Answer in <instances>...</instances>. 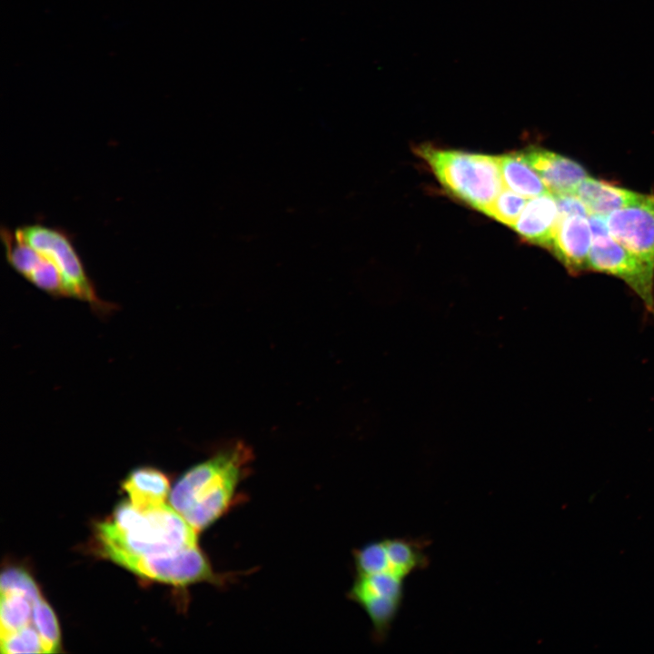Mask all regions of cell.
<instances>
[{
    "label": "cell",
    "mask_w": 654,
    "mask_h": 654,
    "mask_svg": "<svg viewBox=\"0 0 654 654\" xmlns=\"http://www.w3.org/2000/svg\"><path fill=\"white\" fill-rule=\"evenodd\" d=\"M253 460L237 442L189 469L170 492V505L197 531L209 527L232 506L236 489Z\"/></svg>",
    "instance_id": "1"
},
{
    "label": "cell",
    "mask_w": 654,
    "mask_h": 654,
    "mask_svg": "<svg viewBox=\"0 0 654 654\" xmlns=\"http://www.w3.org/2000/svg\"><path fill=\"white\" fill-rule=\"evenodd\" d=\"M96 532L104 556L169 553L198 545V532L167 504L141 511L131 502H121L111 520L97 525Z\"/></svg>",
    "instance_id": "2"
},
{
    "label": "cell",
    "mask_w": 654,
    "mask_h": 654,
    "mask_svg": "<svg viewBox=\"0 0 654 654\" xmlns=\"http://www.w3.org/2000/svg\"><path fill=\"white\" fill-rule=\"evenodd\" d=\"M415 152L450 194L488 214L504 187L500 156L431 145L418 146Z\"/></svg>",
    "instance_id": "3"
},
{
    "label": "cell",
    "mask_w": 654,
    "mask_h": 654,
    "mask_svg": "<svg viewBox=\"0 0 654 654\" xmlns=\"http://www.w3.org/2000/svg\"><path fill=\"white\" fill-rule=\"evenodd\" d=\"M15 234L49 259L59 270L67 297L86 302L101 315L108 314L115 305L101 300L85 272L83 263L65 231L39 223L16 228Z\"/></svg>",
    "instance_id": "4"
},
{
    "label": "cell",
    "mask_w": 654,
    "mask_h": 654,
    "mask_svg": "<svg viewBox=\"0 0 654 654\" xmlns=\"http://www.w3.org/2000/svg\"><path fill=\"white\" fill-rule=\"evenodd\" d=\"M130 571L151 580L185 586L200 581L220 584L222 576L213 572L198 545L161 554L111 553L105 556Z\"/></svg>",
    "instance_id": "5"
},
{
    "label": "cell",
    "mask_w": 654,
    "mask_h": 654,
    "mask_svg": "<svg viewBox=\"0 0 654 654\" xmlns=\"http://www.w3.org/2000/svg\"><path fill=\"white\" fill-rule=\"evenodd\" d=\"M589 271L622 280L654 317V266L625 248L610 233L592 237Z\"/></svg>",
    "instance_id": "6"
},
{
    "label": "cell",
    "mask_w": 654,
    "mask_h": 654,
    "mask_svg": "<svg viewBox=\"0 0 654 654\" xmlns=\"http://www.w3.org/2000/svg\"><path fill=\"white\" fill-rule=\"evenodd\" d=\"M404 579L390 573L357 574L349 599L359 604L369 617L374 639L383 641L401 608Z\"/></svg>",
    "instance_id": "7"
},
{
    "label": "cell",
    "mask_w": 654,
    "mask_h": 654,
    "mask_svg": "<svg viewBox=\"0 0 654 654\" xmlns=\"http://www.w3.org/2000/svg\"><path fill=\"white\" fill-rule=\"evenodd\" d=\"M606 221L618 243L654 266V195L609 213Z\"/></svg>",
    "instance_id": "8"
},
{
    "label": "cell",
    "mask_w": 654,
    "mask_h": 654,
    "mask_svg": "<svg viewBox=\"0 0 654 654\" xmlns=\"http://www.w3.org/2000/svg\"><path fill=\"white\" fill-rule=\"evenodd\" d=\"M592 233L588 216L570 215L560 220L550 251L571 275L589 271Z\"/></svg>",
    "instance_id": "9"
},
{
    "label": "cell",
    "mask_w": 654,
    "mask_h": 654,
    "mask_svg": "<svg viewBox=\"0 0 654 654\" xmlns=\"http://www.w3.org/2000/svg\"><path fill=\"white\" fill-rule=\"evenodd\" d=\"M521 154L552 194L574 193L587 176L579 163L547 149L529 147Z\"/></svg>",
    "instance_id": "10"
},
{
    "label": "cell",
    "mask_w": 654,
    "mask_h": 654,
    "mask_svg": "<svg viewBox=\"0 0 654 654\" xmlns=\"http://www.w3.org/2000/svg\"><path fill=\"white\" fill-rule=\"evenodd\" d=\"M559 222L555 197L548 192L527 202L512 228L530 243L550 249Z\"/></svg>",
    "instance_id": "11"
},
{
    "label": "cell",
    "mask_w": 654,
    "mask_h": 654,
    "mask_svg": "<svg viewBox=\"0 0 654 654\" xmlns=\"http://www.w3.org/2000/svg\"><path fill=\"white\" fill-rule=\"evenodd\" d=\"M586 205L590 214L607 215L639 201L644 194L610 183L586 176L574 193Z\"/></svg>",
    "instance_id": "12"
},
{
    "label": "cell",
    "mask_w": 654,
    "mask_h": 654,
    "mask_svg": "<svg viewBox=\"0 0 654 654\" xmlns=\"http://www.w3.org/2000/svg\"><path fill=\"white\" fill-rule=\"evenodd\" d=\"M130 502L141 511L150 510L163 506L169 494L167 477L152 467L134 470L123 483Z\"/></svg>",
    "instance_id": "13"
},
{
    "label": "cell",
    "mask_w": 654,
    "mask_h": 654,
    "mask_svg": "<svg viewBox=\"0 0 654 654\" xmlns=\"http://www.w3.org/2000/svg\"><path fill=\"white\" fill-rule=\"evenodd\" d=\"M383 540L391 573L406 580L411 574L429 567L430 557L426 553L428 540L400 537Z\"/></svg>",
    "instance_id": "14"
},
{
    "label": "cell",
    "mask_w": 654,
    "mask_h": 654,
    "mask_svg": "<svg viewBox=\"0 0 654 654\" xmlns=\"http://www.w3.org/2000/svg\"><path fill=\"white\" fill-rule=\"evenodd\" d=\"M499 156L502 180L506 187L525 198H533L549 192L541 178L524 159L521 152Z\"/></svg>",
    "instance_id": "15"
},
{
    "label": "cell",
    "mask_w": 654,
    "mask_h": 654,
    "mask_svg": "<svg viewBox=\"0 0 654 654\" xmlns=\"http://www.w3.org/2000/svg\"><path fill=\"white\" fill-rule=\"evenodd\" d=\"M33 603L23 594L1 592V636H5L33 623Z\"/></svg>",
    "instance_id": "16"
},
{
    "label": "cell",
    "mask_w": 654,
    "mask_h": 654,
    "mask_svg": "<svg viewBox=\"0 0 654 654\" xmlns=\"http://www.w3.org/2000/svg\"><path fill=\"white\" fill-rule=\"evenodd\" d=\"M33 623L42 641L44 653H56L60 649V630L56 616L42 598L33 605Z\"/></svg>",
    "instance_id": "17"
},
{
    "label": "cell",
    "mask_w": 654,
    "mask_h": 654,
    "mask_svg": "<svg viewBox=\"0 0 654 654\" xmlns=\"http://www.w3.org/2000/svg\"><path fill=\"white\" fill-rule=\"evenodd\" d=\"M353 559L357 574L391 572L383 540L371 541L357 549Z\"/></svg>",
    "instance_id": "18"
},
{
    "label": "cell",
    "mask_w": 654,
    "mask_h": 654,
    "mask_svg": "<svg viewBox=\"0 0 654 654\" xmlns=\"http://www.w3.org/2000/svg\"><path fill=\"white\" fill-rule=\"evenodd\" d=\"M526 203L527 200L525 197L516 193L508 187H503L487 215L505 225L512 227Z\"/></svg>",
    "instance_id": "19"
},
{
    "label": "cell",
    "mask_w": 654,
    "mask_h": 654,
    "mask_svg": "<svg viewBox=\"0 0 654 654\" xmlns=\"http://www.w3.org/2000/svg\"><path fill=\"white\" fill-rule=\"evenodd\" d=\"M1 652L3 654L44 653L41 638L31 624L21 629L1 636Z\"/></svg>",
    "instance_id": "20"
},
{
    "label": "cell",
    "mask_w": 654,
    "mask_h": 654,
    "mask_svg": "<svg viewBox=\"0 0 654 654\" xmlns=\"http://www.w3.org/2000/svg\"><path fill=\"white\" fill-rule=\"evenodd\" d=\"M0 590L1 592L23 594L33 604L42 598L39 589L30 574L17 567L7 568L2 572Z\"/></svg>",
    "instance_id": "21"
},
{
    "label": "cell",
    "mask_w": 654,
    "mask_h": 654,
    "mask_svg": "<svg viewBox=\"0 0 654 654\" xmlns=\"http://www.w3.org/2000/svg\"><path fill=\"white\" fill-rule=\"evenodd\" d=\"M553 195L557 203L560 220L570 215H590L588 208L575 193Z\"/></svg>",
    "instance_id": "22"
}]
</instances>
